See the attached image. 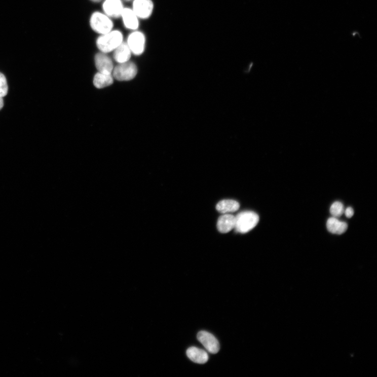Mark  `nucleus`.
Masks as SVG:
<instances>
[{"label": "nucleus", "mask_w": 377, "mask_h": 377, "mask_svg": "<svg viewBox=\"0 0 377 377\" xmlns=\"http://www.w3.org/2000/svg\"><path fill=\"white\" fill-rule=\"evenodd\" d=\"M259 221L258 215L253 211H244L235 216V230L245 234L255 228Z\"/></svg>", "instance_id": "1"}, {"label": "nucleus", "mask_w": 377, "mask_h": 377, "mask_svg": "<svg viewBox=\"0 0 377 377\" xmlns=\"http://www.w3.org/2000/svg\"><path fill=\"white\" fill-rule=\"evenodd\" d=\"M123 35L118 30L109 31V33L100 36L97 40L98 49L104 53L115 51L122 43Z\"/></svg>", "instance_id": "2"}, {"label": "nucleus", "mask_w": 377, "mask_h": 377, "mask_svg": "<svg viewBox=\"0 0 377 377\" xmlns=\"http://www.w3.org/2000/svg\"><path fill=\"white\" fill-rule=\"evenodd\" d=\"M90 25L97 33L105 34L111 31L114 24L111 20L104 14L95 12L90 19Z\"/></svg>", "instance_id": "3"}, {"label": "nucleus", "mask_w": 377, "mask_h": 377, "mask_svg": "<svg viewBox=\"0 0 377 377\" xmlns=\"http://www.w3.org/2000/svg\"><path fill=\"white\" fill-rule=\"evenodd\" d=\"M137 73V68L133 62H126L119 64L114 68L112 73L116 80L119 81L132 80Z\"/></svg>", "instance_id": "4"}, {"label": "nucleus", "mask_w": 377, "mask_h": 377, "mask_svg": "<svg viewBox=\"0 0 377 377\" xmlns=\"http://www.w3.org/2000/svg\"><path fill=\"white\" fill-rule=\"evenodd\" d=\"M145 37L142 33L135 31L132 33L128 40V45L134 54L140 55L144 51Z\"/></svg>", "instance_id": "5"}, {"label": "nucleus", "mask_w": 377, "mask_h": 377, "mask_svg": "<svg viewBox=\"0 0 377 377\" xmlns=\"http://www.w3.org/2000/svg\"><path fill=\"white\" fill-rule=\"evenodd\" d=\"M199 341L210 353L216 354L219 350V344L217 340L212 334L207 331H201L197 335Z\"/></svg>", "instance_id": "6"}, {"label": "nucleus", "mask_w": 377, "mask_h": 377, "mask_svg": "<svg viewBox=\"0 0 377 377\" xmlns=\"http://www.w3.org/2000/svg\"><path fill=\"white\" fill-rule=\"evenodd\" d=\"M154 8L152 0H134L133 11L141 19H147L151 15Z\"/></svg>", "instance_id": "7"}, {"label": "nucleus", "mask_w": 377, "mask_h": 377, "mask_svg": "<svg viewBox=\"0 0 377 377\" xmlns=\"http://www.w3.org/2000/svg\"><path fill=\"white\" fill-rule=\"evenodd\" d=\"M96 66L100 72L112 74L114 66L112 60L104 53L97 54L95 57Z\"/></svg>", "instance_id": "8"}, {"label": "nucleus", "mask_w": 377, "mask_h": 377, "mask_svg": "<svg viewBox=\"0 0 377 377\" xmlns=\"http://www.w3.org/2000/svg\"><path fill=\"white\" fill-rule=\"evenodd\" d=\"M105 13L112 18L121 17L124 9L121 0H106L103 5Z\"/></svg>", "instance_id": "9"}, {"label": "nucleus", "mask_w": 377, "mask_h": 377, "mask_svg": "<svg viewBox=\"0 0 377 377\" xmlns=\"http://www.w3.org/2000/svg\"><path fill=\"white\" fill-rule=\"evenodd\" d=\"M235 226V216L233 215L223 214L218 219L217 228L220 233H228L234 229Z\"/></svg>", "instance_id": "10"}, {"label": "nucleus", "mask_w": 377, "mask_h": 377, "mask_svg": "<svg viewBox=\"0 0 377 377\" xmlns=\"http://www.w3.org/2000/svg\"><path fill=\"white\" fill-rule=\"evenodd\" d=\"M186 355L194 363L199 364H205L209 360L207 352L195 347L188 348L186 351Z\"/></svg>", "instance_id": "11"}, {"label": "nucleus", "mask_w": 377, "mask_h": 377, "mask_svg": "<svg viewBox=\"0 0 377 377\" xmlns=\"http://www.w3.org/2000/svg\"><path fill=\"white\" fill-rule=\"evenodd\" d=\"M326 226L330 233L338 235L344 233L348 229L347 223L341 221L337 218L334 217L328 219Z\"/></svg>", "instance_id": "12"}, {"label": "nucleus", "mask_w": 377, "mask_h": 377, "mask_svg": "<svg viewBox=\"0 0 377 377\" xmlns=\"http://www.w3.org/2000/svg\"><path fill=\"white\" fill-rule=\"evenodd\" d=\"M240 208V203L233 200H224L219 202L216 206V210L222 214H228L237 211Z\"/></svg>", "instance_id": "13"}, {"label": "nucleus", "mask_w": 377, "mask_h": 377, "mask_svg": "<svg viewBox=\"0 0 377 377\" xmlns=\"http://www.w3.org/2000/svg\"><path fill=\"white\" fill-rule=\"evenodd\" d=\"M114 58L119 64L128 62L131 56V51L127 43H122L115 50Z\"/></svg>", "instance_id": "14"}, {"label": "nucleus", "mask_w": 377, "mask_h": 377, "mask_svg": "<svg viewBox=\"0 0 377 377\" xmlns=\"http://www.w3.org/2000/svg\"><path fill=\"white\" fill-rule=\"evenodd\" d=\"M126 27L136 29L138 27V21L134 12L128 8L124 9L121 15Z\"/></svg>", "instance_id": "15"}, {"label": "nucleus", "mask_w": 377, "mask_h": 377, "mask_svg": "<svg viewBox=\"0 0 377 377\" xmlns=\"http://www.w3.org/2000/svg\"><path fill=\"white\" fill-rule=\"evenodd\" d=\"M114 83V77L111 74H106L99 72L93 79V84L96 88L101 89L110 85Z\"/></svg>", "instance_id": "16"}, {"label": "nucleus", "mask_w": 377, "mask_h": 377, "mask_svg": "<svg viewBox=\"0 0 377 377\" xmlns=\"http://www.w3.org/2000/svg\"><path fill=\"white\" fill-rule=\"evenodd\" d=\"M344 207L343 204L340 202H334L330 208V213L333 217H339L344 213Z\"/></svg>", "instance_id": "17"}, {"label": "nucleus", "mask_w": 377, "mask_h": 377, "mask_svg": "<svg viewBox=\"0 0 377 377\" xmlns=\"http://www.w3.org/2000/svg\"><path fill=\"white\" fill-rule=\"evenodd\" d=\"M8 86L7 79L5 75L0 72V97H4L7 95Z\"/></svg>", "instance_id": "18"}, {"label": "nucleus", "mask_w": 377, "mask_h": 377, "mask_svg": "<svg viewBox=\"0 0 377 377\" xmlns=\"http://www.w3.org/2000/svg\"><path fill=\"white\" fill-rule=\"evenodd\" d=\"M344 213L348 218H351L354 214V210L352 208L349 207L344 211Z\"/></svg>", "instance_id": "19"}, {"label": "nucleus", "mask_w": 377, "mask_h": 377, "mask_svg": "<svg viewBox=\"0 0 377 377\" xmlns=\"http://www.w3.org/2000/svg\"><path fill=\"white\" fill-rule=\"evenodd\" d=\"M4 106V101L3 97H0V110H1Z\"/></svg>", "instance_id": "20"}, {"label": "nucleus", "mask_w": 377, "mask_h": 377, "mask_svg": "<svg viewBox=\"0 0 377 377\" xmlns=\"http://www.w3.org/2000/svg\"><path fill=\"white\" fill-rule=\"evenodd\" d=\"M91 1L95 3H99L101 1V0H91Z\"/></svg>", "instance_id": "21"}, {"label": "nucleus", "mask_w": 377, "mask_h": 377, "mask_svg": "<svg viewBox=\"0 0 377 377\" xmlns=\"http://www.w3.org/2000/svg\"><path fill=\"white\" fill-rule=\"evenodd\" d=\"M125 1H126V2H130V1H131V0H125Z\"/></svg>", "instance_id": "22"}]
</instances>
